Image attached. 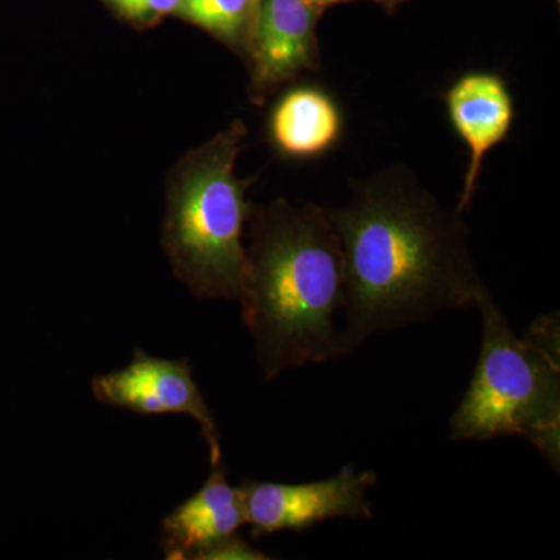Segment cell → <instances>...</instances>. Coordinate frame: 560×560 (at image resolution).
Instances as JSON below:
<instances>
[{"instance_id":"obj_7","label":"cell","mask_w":560,"mask_h":560,"mask_svg":"<svg viewBox=\"0 0 560 560\" xmlns=\"http://www.w3.org/2000/svg\"><path fill=\"white\" fill-rule=\"evenodd\" d=\"M319 13L307 0H259L250 22L248 49L253 80L271 90L319 66L315 25Z\"/></svg>"},{"instance_id":"obj_10","label":"cell","mask_w":560,"mask_h":560,"mask_svg":"<svg viewBox=\"0 0 560 560\" xmlns=\"http://www.w3.org/2000/svg\"><path fill=\"white\" fill-rule=\"evenodd\" d=\"M340 132V110L329 95L315 88L289 92L272 113V140L289 156H318L337 142Z\"/></svg>"},{"instance_id":"obj_15","label":"cell","mask_w":560,"mask_h":560,"mask_svg":"<svg viewBox=\"0 0 560 560\" xmlns=\"http://www.w3.org/2000/svg\"><path fill=\"white\" fill-rule=\"evenodd\" d=\"M377 2L383 3V5L388 7V9H393V7L399 5L404 0H377Z\"/></svg>"},{"instance_id":"obj_16","label":"cell","mask_w":560,"mask_h":560,"mask_svg":"<svg viewBox=\"0 0 560 560\" xmlns=\"http://www.w3.org/2000/svg\"><path fill=\"white\" fill-rule=\"evenodd\" d=\"M558 2H559V0H558Z\"/></svg>"},{"instance_id":"obj_8","label":"cell","mask_w":560,"mask_h":560,"mask_svg":"<svg viewBox=\"0 0 560 560\" xmlns=\"http://www.w3.org/2000/svg\"><path fill=\"white\" fill-rule=\"evenodd\" d=\"M445 103L453 128L470 153L456 208L464 213L477 190L485 158L510 135L515 117L514 102L499 75L475 72L460 77L453 84L445 95Z\"/></svg>"},{"instance_id":"obj_13","label":"cell","mask_w":560,"mask_h":560,"mask_svg":"<svg viewBox=\"0 0 560 560\" xmlns=\"http://www.w3.org/2000/svg\"><path fill=\"white\" fill-rule=\"evenodd\" d=\"M202 560H231V559H243V560H264L270 559V556L265 552L254 550L253 547L245 541L242 536L234 534L230 539L221 541L215 547L210 548L201 556Z\"/></svg>"},{"instance_id":"obj_12","label":"cell","mask_w":560,"mask_h":560,"mask_svg":"<svg viewBox=\"0 0 560 560\" xmlns=\"http://www.w3.org/2000/svg\"><path fill=\"white\" fill-rule=\"evenodd\" d=\"M124 16L138 22H153L165 14L178 13L183 0H106Z\"/></svg>"},{"instance_id":"obj_4","label":"cell","mask_w":560,"mask_h":560,"mask_svg":"<svg viewBox=\"0 0 560 560\" xmlns=\"http://www.w3.org/2000/svg\"><path fill=\"white\" fill-rule=\"evenodd\" d=\"M245 127L230 130L198 151L173 194L165 246L176 275L205 300H238L246 271L243 232L250 217L248 183L235 176Z\"/></svg>"},{"instance_id":"obj_1","label":"cell","mask_w":560,"mask_h":560,"mask_svg":"<svg viewBox=\"0 0 560 560\" xmlns=\"http://www.w3.org/2000/svg\"><path fill=\"white\" fill-rule=\"evenodd\" d=\"M327 210L345 259L350 353L375 334L477 308L489 293L463 212L442 206L405 165L352 180L349 201Z\"/></svg>"},{"instance_id":"obj_6","label":"cell","mask_w":560,"mask_h":560,"mask_svg":"<svg viewBox=\"0 0 560 560\" xmlns=\"http://www.w3.org/2000/svg\"><path fill=\"white\" fill-rule=\"evenodd\" d=\"M91 388L95 399L109 407L142 416H190L200 423L210 466L221 463L220 430L191 375L189 360L158 359L138 348L128 366L95 375Z\"/></svg>"},{"instance_id":"obj_3","label":"cell","mask_w":560,"mask_h":560,"mask_svg":"<svg viewBox=\"0 0 560 560\" xmlns=\"http://www.w3.org/2000/svg\"><path fill=\"white\" fill-rule=\"evenodd\" d=\"M477 308L482 318L480 357L469 388L453 412L452 440L521 436L558 471L559 315L540 316L517 337L490 291Z\"/></svg>"},{"instance_id":"obj_11","label":"cell","mask_w":560,"mask_h":560,"mask_svg":"<svg viewBox=\"0 0 560 560\" xmlns=\"http://www.w3.org/2000/svg\"><path fill=\"white\" fill-rule=\"evenodd\" d=\"M257 2L259 0H183L178 14L221 39L237 43L248 35Z\"/></svg>"},{"instance_id":"obj_2","label":"cell","mask_w":560,"mask_h":560,"mask_svg":"<svg viewBox=\"0 0 560 560\" xmlns=\"http://www.w3.org/2000/svg\"><path fill=\"white\" fill-rule=\"evenodd\" d=\"M238 300L267 381L349 355L335 324L345 302V259L329 210L280 200L257 212Z\"/></svg>"},{"instance_id":"obj_9","label":"cell","mask_w":560,"mask_h":560,"mask_svg":"<svg viewBox=\"0 0 560 560\" xmlns=\"http://www.w3.org/2000/svg\"><path fill=\"white\" fill-rule=\"evenodd\" d=\"M245 523L241 492L228 482L223 464H215L205 486L162 521L165 558L201 559Z\"/></svg>"},{"instance_id":"obj_5","label":"cell","mask_w":560,"mask_h":560,"mask_svg":"<svg viewBox=\"0 0 560 560\" xmlns=\"http://www.w3.org/2000/svg\"><path fill=\"white\" fill-rule=\"evenodd\" d=\"M377 480L374 471L346 466L326 480L302 485L246 480L238 492L250 537L260 539L283 530L304 533L334 518H372L368 490Z\"/></svg>"},{"instance_id":"obj_14","label":"cell","mask_w":560,"mask_h":560,"mask_svg":"<svg viewBox=\"0 0 560 560\" xmlns=\"http://www.w3.org/2000/svg\"><path fill=\"white\" fill-rule=\"evenodd\" d=\"M350 2V0H307L308 5L312 7L313 10L320 11L329 9L331 5H337V3Z\"/></svg>"}]
</instances>
